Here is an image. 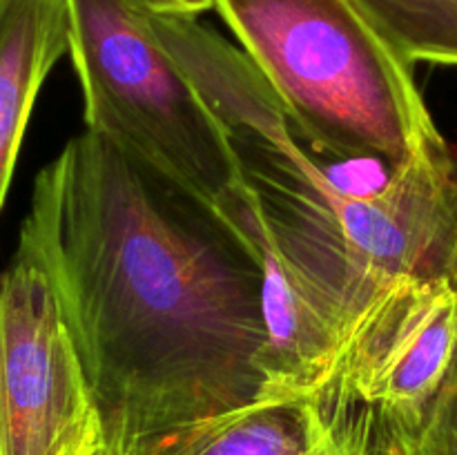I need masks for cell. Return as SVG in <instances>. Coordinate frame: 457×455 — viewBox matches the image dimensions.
I'll list each match as a JSON object with an SVG mask.
<instances>
[{"label": "cell", "mask_w": 457, "mask_h": 455, "mask_svg": "<svg viewBox=\"0 0 457 455\" xmlns=\"http://www.w3.org/2000/svg\"><path fill=\"white\" fill-rule=\"evenodd\" d=\"M16 254L56 294L116 455L262 397L254 254L98 134L40 170Z\"/></svg>", "instance_id": "6da1fadb"}, {"label": "cell", "mask_w": 457, "mask_h": 455, "mask_svg": "<svg viewBox=\"0 0 457 455\" xmlns=\"http://www.w3.org/2000/svg\"><path fill=\"white\" fill-rule=\"evenodd\" d=\"M147 16L226 129L272 244L346 319L388 277L446 275L457 232L449 147L391 170L379 186H351L317 156L244 49L199 16L150 4Z\"/></svg>", "instance_id": "7a4b0ae2"}, {"label": "cell", "mask_w": 457, "mask_h": 455, "mask_svg": "<svg viewBox=\"0 0 457 455\" xmlns=\"http://www.w3.org/2000/svg\"><path fill=\"white\" fill-rule=\"evenodd\" d=\"M303 136L330 159L404 168L446 141L413 62L357 0H214Z\"/></svg>", "instance_id": "3957f363"}, {"label": "cell", "mask_w": 457, "mask_h": 455, "mask_svg": "<svg viewBox=\"0 0 457 455\" xmlns=\"http://www.w3.org/2000/svg\"><path fill=\"white\" fill-rule=\"evenodd\" d=\"M67 13L89 132L230 228L253 194L226 129L159 38L145 0H67Z\"/></svg>", "instance_id": "277c9868"}, {"label": "cell", "mask_w": 457, "mask_h": 455, "mask_svg": "<svg viewBox=\"0 0 457 455\" xmlns=\"http://www.w3.org/2000/svg\"><path fill=\"white\" fill-rule=\"evenodd\" d=\"M101 431L74 339L29 259L0 272V455H80Z\"/></svg>", "instance_id": "5b68a950"}, {"label": "cell", "mask_w": 457, "mask_h": 455, "mask_svg": "<svg viewBox=\"0 0 457 455\" xmlns=\"http://www.w3.org/2000/svg\"><path fill=\"white\" fill-rule=\"evenodd\" d=\"M457 357V285L446 275L388 277L348 319L321 397L409 424Z\"/></svg>", "instance_id": "8992f818"}, {"label": "cell", "mask_w": 457, "mask_h": 455, "mask_svg": "<svg viewBox=\"0 0 457 455\" xmlns=\"http://www.w3.org/2000/svg\"><path fill=\"white\" fill-rule=\"evenodd\" d=\"M123 455H373V413L324 397H262Z\"/></svg>", "instance_id": "52a82bcc"}, {"label": "cell", "mask_w": 457, "mask_h": 455, "mask_svg": "<svg viewBox=\"0 0 457 455\" xmlns=\"http://www.w3.org/2000/svg\"><path fill=\"white\" fill-rule=\"evenodd\" d=\"M67 52V0H0V208L36 96Z\"/></svg>", "instance_id": "ba28073f"}, {"label": "cell", "mask_w": 457, "mask_h": 455, "mask_svg": "<svg viewBox=\"0 0 457 455\" xmlns=\"http://www.w3.org/2000/svg\"><path fill=\"white\" fill-rule=\"evenodd\" d=\"M411 62L457 65V0H357Z\"/></svg>", "instance_id": "9c48e42d"}, {"label": "cell", "mask_w": 457, "mask_h": 455, "mask_svg": "<svg viewBox=\"0 0 457 455\" xmlns=\"http://www.w3.org/2000/svg\"><path fill=\"white\" fill-rule=\"evenodd\" d=\"M373 455H457V357L415 422H384L373 415Z\"/></svg>", "instance_id": "30bf717a"}, {"label": "cell", "mask_w": 457, "mask_h": 455, "mask_svg": "<svg viewBox=\"0 0 457 455\" xmlns=\"http://www.w3.org/2000/svg\"><path fill=\"white\" fill-rule=\"evenodd\" d=\"M145 3L154 9L187 13V16H201L204 12L214 9V0H145Z\"/></svg>", "instance_id": "8fae6325"}, {"label": "cell", "mask_w": 457, "mask_h": 455, "mask_svg": "<svg viewBox=\"0 0 457 455\" xmlns=\"http://www.w3.org/2000/svg\"><path fill=\"white\" fill-rule=\"evenodd\" d=\"M80 455H116V453L112 451V446L107 444L105 435H103V428H101V431L92 437V442L85 446V451Z\"/></svg>", "instance_id": "7c38bea8"}, {"label": "cell", "mask_w": 457, "mask_h": 455, "mask_svg": "<svg viewBox=\"0 0 457 455\" xmlns=\"http://www.w3.org/2000/svg\"><path fill=\"white\" fill-rule=\"evenodd\" d=\"M446 277L457 285V232H455V241L453 248H451V257H449V266H446Z\"/></svg>", "instance_id": "4fadbf2b"}]
</instances>
